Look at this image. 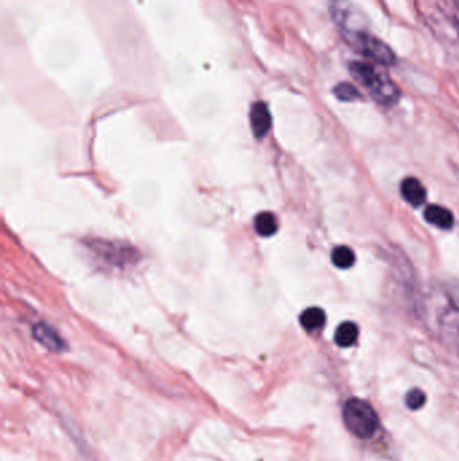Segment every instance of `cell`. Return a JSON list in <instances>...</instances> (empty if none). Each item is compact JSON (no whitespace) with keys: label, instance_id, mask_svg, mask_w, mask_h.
<instances>
[{"label":"cell","instance_id":"obj_1","mask_svg":"<svg viewBox=\"0 0 459 461\" xmlns=\"http://www.w3.org/2000/svg\"><path fill=\"white\" fill-rule=\"evenodd\" d=\"M349 70L380 104L392 106L400 99V89L395 82L388 76L377 72L372 65L353 61L349 64Z\"/></svg>","mask_w":459,"mask_h":461},{"label":"cell","instance_id":"obj_2","mask_svg":"<svg viewBox=\"0 0 459 461\" xmlns=\"http://www.w3.org/2000/svg\"><path fill=\"white\" fill-rule=\"evenodd\" d=\"M342 37L350 48L377 64L392 66L396 63L394 50L370 32L342 27Z\"/></svg>","mask_w":459,"mask_h":461},{"label":"cell","instance_id":"obj_3","mask_svg":"<svg viewBox=\"0 0 459 461\" xmlns=\"http://www.w3.org/2000/svg\"><path fill=\"white\" fill-rule=\"evenodd\" d=\"M344 422L349 431L358 438H370L379 428V417L375 409L363 399L351 398L344 406Z\"/></svg>","mask_w":459,"mask_h":461},{"label":"cell","instance_id":"obj_4","mask_svg":"<svg viewBox=\"0 0 459 461\" xmlns=\"http://www.w3.org/2000/svg\"><path fill=\"white\" fill-rule=\"evenodd\" d=\"M251 128L254 131L256 138H263L267 135V132L271 128V113H269V107L266 103L259 101L254 103L251 110Z\"/></svg>","mask_w":459,"mask_h":461},{"label":"cell","instance_id":"obj_5","mask_svg":"<svg viewBox=\"0 0 459 461\" xmlns=\"http://www.w3.org/2000/svg\"><path fill=\"white\" fill-rule=\"evenodd\" d=\"M401 196L403 198L412 206V207H420L425 204L426 197H427V191L425 189V187L422 185V182L416 178H406L401 182Z\"/></svg>","mask_w":459,"mask_h":461},{"label":"cell","instance_id":"obj_6","mask_svg":"<svg viewBox=\"0 0 459 461\" xmlns=\"http://www.w3.org/2000/svg\"><path fill=\"white\" fill-rule=\"evenodd\" d=\"M32 334L48 350L54 351V352L65 350V343L64 340L61 339V336L46 324L35 325L32 329Z\"/></svg>","mask_w":459,"mask_h":461},{"label":"cell","instance_id":"obj_7","mask_svg":"<svg viewBox=\"0 0 459 461\" xmlns=\"http://www.w3.org/2000/svg\"><path fill=\"white\" fill-rule=\"evenodd\" d=\"M425 219L442 229H450L454 225V215L439 206H428L425 210Z\"/></svg>","mask_w":459,"mask_h":461},{"label":"cell","instance_id":"obj_8","mask_svg":"<svg viewBox=\"0 0 459 461\" xmlns=\"http://www.w3.org/2000/svg\"><path fill=\"white\" fill-rule=\"evenodd\" d=\"M357 337H358V327L350 321H345L341 325H338L334 334L335 344L342 348H348L350 346H353Z\"/></svg>","mask_w":459,"mask_h":461},{"label":"cell","instance_id":"obj_9","mask_svg":"<svg viewBox=\"0 0 459 461\" xmlns=\"http://www.w3.org/2000/svg\"><path fill=\"white\" fill-rule=\"evenodd\" d=\"M325 321H326V315L321 308H309L302 313V327L309 332L321 329L325 325Z\"/></svg>","mask_w":459,"mask_h":461},{"label":"cell","instance_id":"obj_10","mask_svg":"<svg viewBox=\"0 0 459 461\" xmlns=\"http://www.w3.org/2000/svg\"><path fill=\"white\" fill-rule=\"evenodd\" d=\"M254 229L260 236H272L278 231L276 217L271 212H263L254 219Z\"/></svg>","mask_w":459,"mask_h":461},{"label":"cell","instance_id":"obj_11","mask_svg":"<svg viewBox=\"0 0 459 461\" xmlns=\"http://www.w3.org/2000/svg\"><path fill=\"white\" fill-rule=\"evenodd\" d=\"M332 262L335 267L350 269L356 262V255L347 246H340L332 250Z\"/></svg>","mask_w":459,"mask_h":461},{"label":"cell","instance_id":"obj_12","mask_svg":"<svg viewBox=\"0 0 459 461\" xmlns=\"http://www.w3.org/2000/svg\"><path fill=\"white\" fill-rule=\"evenodd\" d=\"M334 95L341 100V101H353V100H357L361 97V94L358 92V89L349 84V82H341V84H337L332 89Z\"/></svg>","mask_w":459,"mask_h":461},{"label":"cell","instance_id":"obj_13","mask_svg":"<svg viewBox=\"0 0 459 461\" xmlns=\"http://www.w3.org/2000/svg\"><path fill=\"white\" fill-rule=\"evenodd\" d=\"M425 403H426V394L422 390L413 389V390L407 393V396H406V405L411 410H419L420 408L425 406Z\"/></svg>","mask_w":459,"mask_h":461},{"label":"cell","instance_id":"obj_14","mask_svg":"<svg viewBox=\"0 0 459 461\" xmlns=\"http://www.w3.org/2000/svg\"><path fill=\"white\" fill-rule=\"evenodd\" d=\"M450 298H451V303H453V305H454L457 309H459V286H455L453 290H451Z\"/></svg>","mask_w":459,"mask_h":461}]
</instances>
